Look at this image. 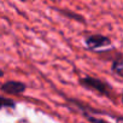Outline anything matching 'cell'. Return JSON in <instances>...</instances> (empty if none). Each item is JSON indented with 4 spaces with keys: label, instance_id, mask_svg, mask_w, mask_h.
<instances>
[{
    "label": "cell",
    "instance_id": "1",
    "mask_svg": "<svg viewBox=\"0 0 123 123\" xmlns=\"http://www.w3.org/2000/svg\"><path fill=\"white\" fill-rule=\"evenodd\" d=\"M79 83L88 89V91H92V92H95L103 97H106V98H112L113 97V89L111 87L110 83H107L106 81H103L98 77H93V76H85V77H81L79 80Z\"/></svg>",
    "mask_w": 123,
    "mask_h": 123
},
{
    "label": "cell",
    "instance_id": "2",
    "mask_svg": "<svg viewBox=\"0 0 123 123\" xmlns=\"http://www.w3.org/2000/svg\"><path fill=\"white\" fill-rule=\"evenodd\" d=\"M85 45L91 51H97L101 47L111 46V40L109 36L103 34H92L85 39Z\"/></svg>",
    "mask_w": 123,
    "mask_h": 123
},
{
    "label": "cell",
    "instance_id": "3",
    "mask_svg": "<svg viewBox=\"0 0 123 123\" xmlns=\"http://www.w3.org/2000/svg\"><path fill=\"white\" fill-rule=\"evenodd\" d=\"M27 89V85L21 81H7L1 85L0 91L3 93H6L9 95H18L24 93Z\"/></svg>",
    "mask_w": 123,
    "mask_h": 123
},
{
    "label": "cell",
    "instance_id": "4",
    "mask_svg": "<svg viewBox=\"0 0 123 123\" xmlns=\"http://www.w3.org/2000/svg\"><path fill=\"white\" fill-rule=\"evenodd\" d=\"M58 12H59L60 15L68 17V18H71V19H74V21H77V22H80V23H86L85 18H83L81 15H79V13L71 12V11H69V10H62V9H58Z\"/></svg>",
    "mask_w": 123,
    "mask_h": 123
},
{
    "label": "cell",
    "instance_id": "5",
    "mask_svg": "<svg viewBox=\"0 0 123 123\" xmlns=\"http://www.w3.org/2000/svg\"><path fill=\"white\" fill-rule=\"evenodd\" d=\"M112 73H115L116 75L123 77V58H117L112 62V68H111Z\"/></svg>",
    "mask_w": 123,
    "mask_h": 123
},
{
    "label": "cell",
    "instance_id": "6",
    "mask_svg": "<svg viewBox=\"0 0 123 123\" xmlns=\"http://www.w3.org/2000/svg\"><path fill=\"white\" fill-rule=\"evenodd\" d=\"M15 107H16V101L13 99L0 95V110H3V109H15Z\"/></svg>",
    "mask_w": 123,
    "mask_h": 123
},
{
    "label": "cell",
    "instance_id": "7",
    "mask_svg": "<svg viewBox=\"0 0 123 123\" xmlns=\"http://www.w3.org/2000/svg\"><path fill=\"white\" fill-rule=\"evenodd\" d=\"M82 116H83L88 122H91V123H111V122H109V121H106V119H104V118H100V117H98V116H95V115L82 113Z\"/></svg>",
    "mask_w": 123,
    "mask_h": 123
},
{
    "label": "cell",
    "instance_id": "8",
    "mask_svg": "<svg viewBox=\"0 0 123 123\" xmlns=\"http://www.w3.org/2000/svg\"><path fill=\"white\" fill-rule=\"evenodd\" d=\"M1 76H4V71H3L1 69H0V77H1Z\"/></svg>",
    "mask_w": 123,
    "mask_h": 123
},
{
    "label": "cell",
    "instance_id": "9",
    "mask_svg": "<svg viewBox=\"0 0 123 123\" xmlns=\"http://www.w3.org/2000/svg\"><path fill=\"white\" fill-rule=\"evenodd\" d=\"M121 99H122V103H123V93H122V97H121Z\"/></svg>",
    "mask_w": 123,
    "mask_h": 123
}]
</instances>
